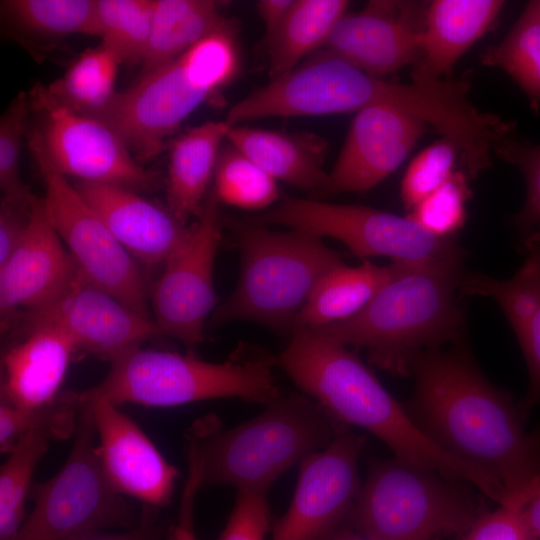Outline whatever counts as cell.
Here are the masks:
<instances>
[{"label":"cell","instance_id":"obj_1","mask_svg":"<svg viewBox=\"0 0 540 540\" xmlns=\"http://www.w3.org/2000/svg\"><path fill=\"white\" fill-rule=\"evenodd\" d=\"M411 375L413 394L403 406L421 432L495 478L505 505L518 497L540 466V430L526 431L518 401L485 377L464 341L424 351Z\"/></svg>","mask_w":540,"mask_h":540},{"label":"cell","instance_id":"obj_2","mask_svg":"<svg viewBox=\"0 0 540 540\" xmlns=\"http://www.w3.org/2000/svg\"><path fill=\"white\" fill-rule=\"evenodd\" d=\"M295 385L336 420L383 441L396 457L467 482L493 501L500 483L439 448L415 425L373 372L348 347L310 328L297 327L277 359Z\"/></svg>","mask_w":540,"mask_h":540},{"label":"cell","instance_id":"obj_3","mask_svg":"<svg viewBox=\"0 0 540 540\" xmlns=\"http://www.w3.org/2000/svg\"><path fill=\"white\" fill-rule=\"evenodd\" d=\"M465 257L460 246L426 261L399 262L395 275L361 311L310 329L364 350L372 364L390 374L410 376L424 351L464 341L465 316L455 296Z\"/></svg>","mask_w":540,"mask_h":540},{"label":"cell","instance_id":"obj_4","mask_svg":"<svg viewBox=\"0 0 540 540\" xmlns=\"http://www.w3.org/2000/svg\"><path fill=\"white\" fill-rule=\"evenodd\" d=\"M253 419L224 429L215 415L188 428L202 457V487L266 493L288 469L326 448L346 426L305 394L280 395Z\"/></svg>","mask_w":540,"mask_h":540},{"label":"cell","instance_id":"obj_5","mask_svg":"<svg viewBox=\"0 0 540 540\" xmlns=\"http://www.w3.org/2000/svg\"><path fill=\"white\" fill-rule=\"evenodd\" d=\"M239 68L234 27L227 23L179 57L147 72L92 115L114 130L138 159L157 156L166 139Z\"/></svg>","mask_w":540,"mask_h":540},{"label":"cell","instance_id":"obj_6","mask_svg":"<svg viewBox=\"0 0 540 540\" xmlns=\"http://www.w3.org/2000/svg\"><path fill=\"white\" fill-rule=\"evenodd\" d=\"M229 224L240 251V275L234 291L212 313L211 323L246 320L292 332L321 278L344 263L342 255L305 231H273L251 220Z\"/></svg>","mask_w":540,"mask_h":540},{"label":"cell","instance_id":"obj_7","mask_svg":"<svg viewBox=\"0 0 540 540\" xmlns=\"http://www.w3.org/2000/svg\"><path fill=\"white\" fill-rule=\"evenodd\" d=\"M110 363L104 379L80 396L104 398L117 406L173 407L219 398L267 405L281 395L272 371L274 358L248 347L238 348L222 363L204 361L194 352L141 347Z\"/></svg>","mask_w":540,"mask_h":540},{"label":"cell","instance_id":"obj_8","mask_svg":"<svg viewBox=\"0 0 540 540\" xmlns=\"http://www.w3.org/2000/svg\"><path fill=\"white\" fill-rule=\"evenodd\" d=\"M459 482L396 456L377 460L348 518L359 534L376 540L463 536L480 515Z\"/></svg>","mask_w":540,"mask_h":540},{"label":"cell","instance_id":"obj_9","mask_svg":"<svg viewBox=\"0 0 540 540\" xmlns=\"http://www.w3.org/2000/svg\"><path fill=\"white\" fill-rule=\"evenodd\" d=\"M73 437L61 469L52 478L33 483L29 496L34 506L14 540H61L89 531L126 530L139 523L142 511L119 494L103 472L85 402Z\"/></svg>","mask_w":540,"mask_h":540},{"label":"cell","instance_id":"obj_10","mask_svg":"<svg viewBox=\"0 0 540 540\" xmlns=\"http://www.w3.org/2000/svg\"><path fill=\"white\" fill-rule=\"evenodd\" d=\"M27 140L44 182L47 215L80 274L92 285L152 319L147 282L139 262L55 167L37 127L27 131Z\"/></svg>","mask_w":540,"mask_h":540},{"label":"cell","instance_id":"obj_11","mask_svg":"<svg viewBox=\"0 0 540 540\" xmlns=\"http://www.w3.org/2000/svg\"><path fill=\"white\" fill-rule=\"evenodd\" d=\"M399 84L372 76L322 50L251 92L228 112L230 126L265 117H304L360 111L391 102Z\"/></svg>","mask_w":540,"mask_h":540},{"label":"cell","instance_id":"obj_12","mask_svg":"<svg viewBox=\"0 0 540 540\" xmlns=\"http://www.w3.org/2000/svg\"><path fill=\"white\" fill-rule=\"evenodd\" d=\"M251 221L337 239L362 259L387 256L396 262L417 263L460 247L453 237H435L408 216L317 199L285 198L277 207Z\"/></svg>","mask_w":540,"mask_h":540},{"label":"cell","instance_id":"obj_13","mask_svg":"<svg viewBox=\"0 0 540 540\" xmlns=\"http://www.w3.org/2000/svg\"><path fill=\"white\" fill-rule=\"evenodd\" d=\"M29 99L31 108L43 116V128L38 129L48 156L64 176L136 192L158 186V173L143 168L104 122L63 105L41 84L34 86Z\"/></svg>","mask_w":540,"mask_h":540},{"label":"cell","instance_id":"obj_14","mask_svg":"<svg viewBox=\"0 0 540 540\" xmlns=\"http://www.w3.org/2000/svg\"><path fill=\"white\" fill-rule=\"evenodd\" d=\"M218 201L212 195L181 247L164 263L150 293L153 321L160 334L188 352L204 340V326L217 304L213 271L221 241Z\"/></svg>","mask_w":540,"mask_h":540},{"label":"cell","instance_id":"obj_15","mask_svg":"<svg viewBox=\"0 0 540 540\" xmlns=\"http://www.w3.org/2000/svg\"><path fill=\"white\" fill-rule=\"evenodd\" d=\"M365 442L346 427L300 462L292 501L274 524L273 540H327L339 530L361 486L358 461Z\"/></svg>","mask_w":540,"mask_h":540},{"label":"cell","instance_id":"obj_16","mask_svg":"<svg viewBox=\"0 0 540 540\" xmlns=\"http://www.w3.org/2000/svg\"><path fill=\"white\" fill-rule=\"evenodd\" d=\"M17 315L24 328L55 326L73 340L78 352L109 362L160 334L152 319L92 285L80 272L56 297Z\"/></svg>","mask_w":540,"mask_h":540},{"label":"cell","instance_id":"obj_17","mask_svg":"<svg viewBox=\"0 0 540 540\" xmlns=\"http://www.w3.org/2000/svg\"><path fill=\"white\" fill-rule=\"evenodd\" d=\"M78 395L91 412L99 461L111 486L141 505L166 507L179 477L177 468L117 405L104 398Z\"/></svg>","mask_w":540,"mask_h":540},{"label":"cell","instance_id":"obj_18","mask_svg":"<svg viewBox=\"0 0 540 540\" xmlns=\"http://www.w3.org/2000/svg\"><path fill=\"white\" fill-rule=\"evenodd\" d=\"M425 130L424 121L390 104L361 109L317 196L370 190L404 162Z\"/></svg>","mask_w":540,"mask_h":540},{"label":"cell","instance_id":"obj_19","mask_svg":"<svg viewBox=\"0 0 540 540\" xmlns=\"http://www.w3.org/2000/svg\"><path fill=\"white\" fill-rule=\"evenodd\" d=\"M78 274L73 258L47 215L43 198H36L23 237L0 264L2 320L6 323L20 309L27 311L47 303Z\"/></svg>","mask_w":540,"mask_h":540},{"label":"cell","instance_id":"obj_20","mask_svg":"<svg viewBox=\"0 0 540 540\" xmlns=\"http://www.w3.org/2000/svg\"><path fill=\"white\" fill-rule=\"evenodd\" d=\"M413 4L371 1L360 12L345 14L325 49L364 72L382 77L417 62L420 34Z\"/></svg>","mask_w":540,"mask_h":540},{"label":"cell","instance_id":"obj_21","mask_svg":"<svg viewBox=\"0 0 540 540\" xmlns=\"http://www.w3.org/2000/svg\"><path fill=\"white\" fill-rule=\"evenodd\" d=\"M75 187L120 244L147 266L164 265L190 234L191 225L136 191L81 181Z\"/></svg>","mask_w":540,"mask_h":540},{"label":"cell","instance_id":"obj_22","mask_svg":"<svg viewBox=\"0 0 540 540\" xmlns=\"http://www.w3.org/2000/svg\"><path fill=\"white\" fill-rule=\"evenodd\" d=\"M22 338L3 353L2 401L20 409L54 402L68 367L78 353L73 340L51 325L24 328Z\"/></svg>","mask_w":540,"mask_h":540},{"label":"cell","instance_id":"obj_23","mask_svg":"<svg viewBox=\"0 0 540 540\" xmlns=\"http://www.w3.org/2000/svg\"><path fill=\"white\" fill-rule=\"evenodd\" d=\"M500 0H436L426 11L413 74L440 79L493 25Z\"/></svg>","mask_w":540,"mask_h":540},{"label":"cell","instance_id":"obj_24","mask_svg":"<svg viewBox=\"0 0 540 540\" xmlns=\"http://www.w3.org/2000/svg\"><path fill=\"white\" fill-rule=\"evenodd\" d=\"M227 139L276 181L314 195L327 181L323 163L328 146L316 134L232 126Z\"/></svg>","mask_w":540,"mask_h":540},{"label":"cell","instance_id":"obj_25","mask_svg":"<svg viewBox=\"0 0 540 540\" xmlns=\"http://www.w3.org/2000/svg\"><path fill=\"white\" fill-rule=\"evenodd\" d=\"M231 127L225 120L208 121L189 129L170 146L167 207L184 224L202 210L221 143Z\"/></svg>","mask_w":540,"mask_h":540},{"label":"cell","instance_id":"obj_26","mask_svg":"<svg viewBox=\"0 0 540 540\" xmlns=\"http://www.w3.org/2000/svg\"><path fill=\"white\" fill-rule=\"evenodd\" d=\"M398 266L396 261L378 266L363 260L355 267L343 263L331 269L314 288L294 328H317L354 316L395 275Z\"/></svg>","mask_w":540,"mask_h":540},{"label":"cell","instance_id":"obj_27","mask_svg":"<svg viewBox=\"0 0 540 540\" xmlns=\"http://www.w3.org/2000/svg\"><path fill=\"white\" fill-rule=\"evenodd\" d=\"M213 0H154L143 72L153 70L186 52L227 23Z\"/></svg>","mask_w":540,"mask_h":540},{"label":"cell","instance_id":"obj_28","mask_svg":"<svg viewBox=\"0 0 540 540\" xmlns=\"http://www.w3.org/2000/svg\"><path fill=\"white\" fill-rule=\"evenodd\" d=\"M347 6L345 0H294L279 29L266 41L270 78L291 71L325 46Z\"/></svg>","mask_w":540,"mask_h":540},{"label":"cell","instance_id":"obj_29","mask_svg":"<svg viewBox=\"0 0 540 540\" xmlns=\"http://www.w3.org/2000/svg\"><path fill=\"white\" fill-rule=\"evenodd\" d=\"M119 64L118 58L103 45L88 49L47 90L73 111L92 116L103 110L117 93L114 85Z\"/></svg>","mask_w":540,"mask_h":540},{"label":"cell","instance_id":"obj_30","mask_svg":"<svg viewBox=\"0 0 540 540\" xmlns=\"http://www.w3.org/2000/svg\"><path fill=\"white\" fill-rule=\"evenodd\" d=\"M49 448V440L35 432L22 435L0 469V540H14L27 514L25 503L37 465Z\"/></svg>","mask_w":540,"mask_h":540},{"label":"cell","instance_id":"obj_31","mask_svg":"<svg viewBox=\"0 0 540 540\" xmlns=\"http://www.w3.org/2000/svg\"><path fill=\"white\" fill-rule=\"evenodd\" d=\"M153 8L154 0H97L98 37L120 63H143Z\"/></svg>","mask_w":540,"mask_h":540},{"label":"cell","instance_id":"obj_32","mask_svg":"<svg viewBox=\"0 0 540 540\" xmlns=\"http://www.w3.org/2000/svg\"><path fill=\"white\" fill-rule=\"evenodd\" d=\"M482 63L506 71L535 106L540 103V15L529 4L505 38L482 56Z\"/></svg>","mask_w":540,"mask_h":540},{"label":"cell","instance_id":"obj_33","mask_svg":"<svg viewBox=\"0 0 540 540\" xmlns=\"http://www.w3.org/2000/svg\"><path fill=\"white\" fill-rule=\"evenodd\" d=\"M5 11L26 30L50 37L97 36V0H9Z\"/></svg>","mask_w":540,"mask_h":540},{"label":"cell","instance_id":"obj_34","mask_svg":"<svg viewBox=\"0 0 540 540\" xmlns=\"http://www.w3.org/2000/svg\"><path fill=\"white\" fill-rule=\"evenodd\" d=\"M213 180L216 200L237 208L264 209L279 197L276 180L231 144L220 152Z\"/></svg>","mask_w":540,"mask_h":540},{"label":"cell","instance_id":"obj_35","mask_svg":"<svg viewBox=\"0 0 540 540\" xmlns=\"http://www.w3.org/2000/svg\"><path fill=\"white\" fill-rule=\"evenodd\" d=\"M81 400L78 392H61L52 403L36 409H20L1 401L0 450L8 454L18 439L29 432L50 440H66L74 436Z\"/></svg>","mask_w":540,"mask_h":540},{"label":"cell","instance_id":"obj_36","mask_svg":"<svg viewBox=\"0 0 540 540\" xmlns=\"http://www.w3.org/2000/svg\"><path fill=\"white\" fill-rule=\"evenodd\" d=\"M465 171H455L438 189L419 202L407 215L427 233L451 238L466 218L465 203L471 196Z\"/></svg>","mask_w":540,"mask_h":540},{"label":"cell","instance_id":"obj_37","mask_svg":"<svg viewBox=\"0 0 540 540\" xmlns=\"http://www.w3.org/2000/svg\"><path fill=\"white\" fill-rule=\"evenodd\" d=\"M31 108L29 96L19 93L0 120V188L2 198L25 202L35 196L22 181L19 161L23 136Z\"/></svg>","mask_w":540,"mask_h":540},{"label":"cell","instance_id":"obj_38","mask_svg":"<svg viewBox=\"0 0 540 540\" xmlns=\"http://www.w3.org/2000/svg\"><path fill=\"white\" fill-rule=\"evenodd\" d=\"M458 155L455 143L443 137L413 158L401 182V199L406 210L410 212L451 177Z\"/></svg>","mask_w":540,"mask_h":540},{"label":"cell","instance_id":"obj_39","mask_svg":"<svg viewBox=\"0 0 540 540\" xmlns=\"http://www.w3.org/2000/svg\"><path fill=\"white\" fill-rule=\"evenodd\" d=\"M505 135L494 145L497 155L516 166L523 174L527 194L525 203L513 217V223L523 231L533 232L540 226V145Z\"/></svg>","mask_w":540,"mask_h":540},{"label":"cell","instance_id":"obj_40","mask_svg":"<svg viewBox=\"0 0 540 540\" xmlns=\"http://www.w3.org/2000/svg\"><path fill=\"white\" fill-rule=\"evenodd\" d=\"M269 528L266 493L237 490L234 507L217 540H265Z\"/></svg>","mask_w":540,"mask_h":540},{"label":"cell","instance_id":"obj_41","mask_svg":"<svg viewBox=\"0 0 540 540\" xmlns=\"http://www.w3.org/2000/svg\"><path fill=\"white\" fill-rule=\"evenodd\" d=\"M462 540H538L526 523L521 509L500 505L481 514Z\"/></svg>","mask_w":540,"mask_h":540},{"label":"cell","instance_id":"obj_42","mask_svg":"<svg viewBox=\"0 0 540 540\" xmlns=\"http://www.w3.org/2000/svg\"><path fill=\"white\" fill-rule=\"evenodd\" d=\"M187 477L183 486L178 518L169 530V540H197L194 530V502L202 484V457L197 441L186 440Z\"/></svg>","mask_w":540,"mask_h":540},{"label":"cell","instance_id":"obj_43","mask_svg":"<svg viewBox=\"0 0 540 540\" xmlns=\"http://www.w3.org/2000/svg\"><path fill=\"white\" fill-rule=\"evenodd\" d=\"M515 335L529 376L527 391L518 401L522 417L527 422L531 410L540 403V304Z\"/></svg>","mask_w":540,"mask_h":540},{"label":"cell","instance_id":"obj_44","mask_svg":"<svg viewBox=\"0 0 540 540\" xmlns=\"http://www.w3.org/2000/svg\"><path fill=\"white\" fill-rule=\"evenodd\" d=\"M157 508L141 505V519L130 529L112 532L96 530L75 534L61 540H169V532Z\"/></svg>","mask_w":540,"mask_h":540},{"label":"cell","instance_id":"obj_45","mask_svg":"<svg viewBox=\"0 0 540 540\" xmlns=\"http://www.w3.org/2000/svg\"><path fill=\"white\" fill-rule=\"evenodd\" d=\"M36 197L31 201L19 202L1 198L0 204V264L13 252L28 226L31 209Z\"/></svg>","mask_w":540,"mask_h":540},{"label":"cell","instance_id":"obj_46","mask_svg":"<svg viewBox=\"0 0 540 540\" xmlns=\"http://www.w3.org/2000/svg\"><path fill=\"white\" fill-rule=\"evenodd\" d=\"M505 506L521 509L530 530L540 540V466L526 489Z\"/></svg>","mask_w":540,"mask_h":540},{"label":"cell","instance_id":"obj_47","mask_svg":"<svg viewBox=\"0 0 540 540\" xmlns=\"http://www.w3.org/2000/svg\"><path fill=\"white\" fill-rule=\"evenodd\" d=\"M294 0H261L257 10L265 27V39L269 40L279 29Z\"/></svg>","mask_w":540,"mask_h":540},{"label":"cell","instance_id":"obj_48","mask_svg":"<svg viewBox=\"0 0 540 540\" xmlns=\"http://www.w3.org/2000/svg\"><path fill=\"white\" fill-rule=\"evenodd\" d=\"M327 540H376L363 536L361 534H354L351 531L347 530H338L333 536Z\"/></svg>","mask_w":540,"mask_h":540},{"label":"cell","instance_id":"obj_49","mask_svg":"<svg viewBox=\"0 0 540 540\" xmlns=\"http://www.w3.org/2000/svg\"><path fill=\"white\" fill-rule=\"evenodd\" d=\"M528 4L540 15V0L530 1Z\"/></svg>","mask_w":540,"mask_h":540},{"label":"cell","instance_id":"obj_50","mask_svg":"<svg viewBox=\"0 0 540 540\" xmlns=\"http://www.w3.org/2000/svg\"><path fill=\"white\" fill-rule=\"evenodd\" d=\"M529 235H533L534 237L540 239V231H535V232H533V233H531Z\"/></svg>","mask_w":540,"mask_h":540}]
</instances>
